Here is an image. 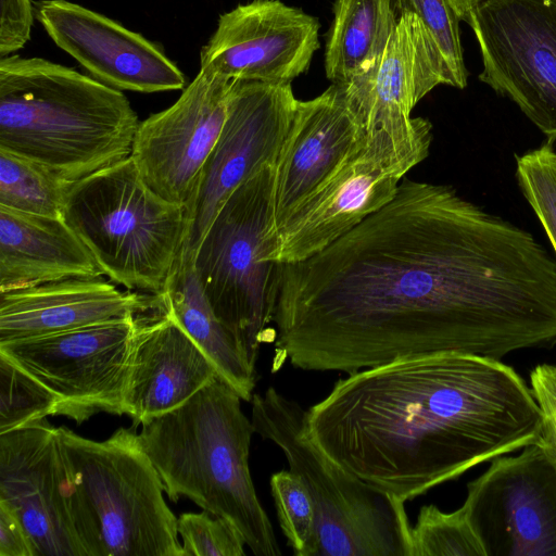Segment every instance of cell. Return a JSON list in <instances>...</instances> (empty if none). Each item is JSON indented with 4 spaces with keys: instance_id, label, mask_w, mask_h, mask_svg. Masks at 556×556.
Returning <instances> with one entry per match:
<instances>
[{
    "instance_id": "1",
    "label": "cell",
    "mask_w": 556,
    "mask_h": 556,
    "mask_svg": "<svg viewBox=\"0 0 556 556\" xmlns=\"http://www.w3.org/2000/svg\"><path fill=\"white\" fill-rule=\"evenodd\" d=\"M274 291L276 352L303 370L556 345V260L450 185L404 177L325 250L277 264Z\"/></svg>"
},
{
    "instance_id": "2",
    "label": "cell",
    "mask_w": 556,
    "mask_h": 556,
    "mask_svg": "<svg viewBox=\"0 0 556 556\" xmlns=\"http://www.w3.org/2000/svg\"><path fill=\"white\" fill-rule=\"evenodd\" d=\"M307 426L332 460L405 503L536 443L541 412L500 359L434 352L340 378L307 408Z\"/></svg>"
},
{
    "instance_id": "3",
    "label": "cell",
    "mask_w": 556,
    "mask_h": 556,
    "mask_svg": "<svg viewBox=\"0 0 556 556\" xmlns=\"http://www.w3.org/2000/svg\"><path fill=\"white\" fill-rule=\"evenodd\" d=\"M139 119L125 94L41 58L0 59V149L76 181L130 156Z\"/></svg>"
},
{
    "instance_id": "4",
    "label": "cell",
    "mask_w": 556,
    "mask_h": 556,
    "mask_svg": "<svg viewBox=\"0 0 556 556\" xmlns=\"http://www.w3.org/2000/svg\"><path fill=\"white\" fill-rule=\"evenodd\" d=\"M241 400L217 376L182 405L143 422L138 437L170 501L191 500L235 525L254 555L278 556L250 472L255 428Z\"/></svg>"
},
{
    "instance_id": "5",
    "label": "cell",
    "mask_w": 556,
    "mask_h": 556,
    "mask_svg": "<svg viewBox=\"0 0 556 556\" xmlns=\"http://www.w3.org/2000/svg\"><path fill=\"white\" fill-rule=\"evenodd\" d=\"M62 492L85 556H182L177 517L132 428L104 441L58 427Z\"/></svg>"
},
{
    "instance_id": "6",
    "label": "cell",
    "mask_w": 556,
    "mask_h": 556,
    "mask_svg": "<svg viewBox=\"0 0 556 556\" xmlns=\"http://www.w3.org/2000/svg\"><path fill=\"white\" fill-rule=\"evenodd\" d=\"M255 433L275 443L307 489L316 510L317 556H410L405 503L361 480L312 440L307 408L269 387L254 393Z\"/></svg>"
},
{
    "instance_id": "7",
    "label": "cell",
    "mask_w": 556,
    "mask_h": 556,
    "mask_svg": "<svg viewBox=\"0 0 556 556\" xmlns=\"http://www.w3.org/2000/svg\"><path fill=\"white\" fill-rule=\"evenodd\" d=\"M63 218L111 281L163 291L182 248L185 211L144 182L131 156L73 181Z\"/></svg>"
},
{
    "instance_id": "8",
    "label": "cell",
    "mask_w": 556,
    "mask_h": 556,
    "mask_svg": "<svg viewBox=\"0 0 556 556\" xmlns=\"http://www.w3.org/2000/svg\"><path fill=\"white\" fill-rule=\"evenodd\" d=\"M271 164L239 186L222 206L194 257L204 292L220 321L256 368L261 345L275 340L277 264Z\"/></svg>"
},
{
    "instance_id": "9",
    "label": "cell",
    "mask_w": 556,
    "mask_h": 556,
    "mask_svg": "<svg viewBox=\"0 0 556 556\" xmlns=\"http://www.w3.org/2000/svg\"><path fill=\"white\" fill-rule=\"evenodd\" d=\"M365 143L276 231L270 261H304L340 239L396 194L405 174L422 162L429 144H408L383 130Z\"/></svg>"
},
{
    "instance_id": "10",
    "label": "cell",
    "mask_w": 556,
    "mask_h": 556,
    "mask_svg": "<svg viewBox=\"0 0 556 556\" xmlns=\"http://www.w3.org/2000/svg\"><path fill=\"white\" fill-rule=\"evenodd\" d=\"M479 79L556 140V0H484L467 15Z\"/></svg>"
},
{
    "instance_id": "11",
    "label": "cell",
    "mask_w": 556,
    "mask_h": 556,
    "mask_svg": "<svg viewBox=\"0 0 556 556\" xmlns=\"http://www.w3.org/2000/svg\"><path fill=\"white\" fill-rule=\"evenodd\" d=\"M296 101L291 84L231 80L224 126L184 206L182 251L195 257L207 229L231 193L276 163Z\"/></svg>"
},
{
    "instance_id": "12",
    "label": "cell",
    "mask_w": 556,
    "mask_h": 556,
    "mask_svg": "<svg viewBox=\"0 0 556 556\" xmlns=\"http://www.w3.org/2000/svg\"><path fill=\"white\" fill-rule=\"evenodd\" d=\"M136 316L0 342V353L56 396V416L80 425L101 412L124 415Z\"/></svg>"
},
{
    "instance_id": "13",
    "label": "cell",
    "mask_w": 556,
    "mask_h": 556,
    "mask_svg": "<svg viewBox=\"0 0 556 556\" xmlns=\"http://www.w3.org/2000/svg\"><path fill=\"white\" fill-rule=\"evenodd\" d=\"M463 506L485 556H556V465L536 443L493 458Z\"/></svg>"
},
{
    "instance_id": "14",
    "label": "cell",
    "mask_w": 556,
    "mask_h": 556,
    "mask_svg": "<svg viewBox=\"0 0 556 556\" xmlns=\"http://www.w3.org/2000/svg\"><path fill=\"white\" fill-rule=\"evenodd\" d=\"M230 85L200 68L174 104L139 123L130 156L165 200L187 204L224 126Z\"/></svg>"
},
{
    "instance_id": "15",
    "label": "cell",
    "mask_w": 556,
    "mask_h": 556,
    "mask_svg": "<svg viewBox=\"0 0 556 556\" xmlns=\"http://www.w3.org/2000/svg\"><path fill=\"white\" fill-rule=\"evenodd\" d=\"M318 21L279 0H253L223 13L200 68L228 79L291 84L319 48Z\"/></svg>"
},
{
    "instance_id": "16",
    "label": "cell",
    "mask_w": 556,
    "mask_h": 556,
    "mask_svg": "<svg viewBox=\"0 0 556 556\" xmlns=\"http://www.w3.org/2000/svg\"><path fill=\"white\" fill-rule=\"evenodd\" d=\"M439 85H448L443 62L419 18L403 12L375 66L342 86L366 132L383 130L403 143L431 144V123L410 113Z\"/></svg>"
},
{
    "instance_id": "17",
    "label": "cell",
    "mask_w": 556,
    "mask_h": 556,
    "mask_svg": "<svg viewBox=\"0 0 556 556\" xmlns=\"http://www.w3.org/2000/svg\"><path fill=\"white\" fill-rule=\"evenodd\" d=\"M34 7L53 42L97 80L121 91L185 89L184 73L141 34L67 0H40Z\"/></svg>"
},
{
    "instance_id": "18",
    "label": "cell",
    "mask_w": 556,
    "mask_h": 556,
    "mask_svg": "<svg viewBox=\"0 0 556 556\" xmlns=\"http://www.w3.org/2000/svg\"><path fill=\"white\" fill-rule=\"evenodd\" d=\"M61 480L56 428L47 419L0 433V504L18 518L36 556H85Z\"/></svg>"
},
{
    "instance_id": "19",
    "label": "cell",
    "mask_w": 556,
    "mask_h": 556,
    "mask_svg": "<svg viewBox=\"0 0 556 556\" xmlns=\"http://www.w3.org/2000/svg\"><path fill=\"white\" fill-rule=\"evenodd\" d=\"M366 139V130L342 85L331 84L316 98L296 101L275 163L273 236Z\"/></svg>"
},
{
    "instance_id": "20",
    "label": "cell",
    "mask_w": 556,
    "mask_h": 556,
    "mask_svg": "<svg viewBox=\"0 0 556 556\" xmlns=\"http://www.w3.org/2000/svg\"><path fill=\"white\" fill-rule=\"evenodd\" d=\"M218 372L199 344L164 307L136 316L124 390V414L142 425L186 403Z\"/></svg>"
},
{
    "instance_id": "21",
    "label": "cell",
    "mask_w": 556,
    "mask_h": 556,
    "mask_svg": "<svg viewBox=\"0 0 556 556\" xmlns=\"http://www.w3.org/2000/svg\"><path fill=\"white\" fill-rule=\"evenodd\" d=\"M157 294L123 292L102 276L0 292V342L29 339L136 316Z\"/></svg>"
},
{
    "instance_id": "22",
    "label": "cell",
    "mask_w": 556,
    "mask_h": 556,
    "mask_svg": "<svg viewBox=\"0 0 556 556\" xmlns=\"http://www.w3.org/2000/svg\"><path fill=\"white\" fill-rule=\"evenodd\" d=\"M100 276L92 254L63 217L0 206V292Z\"/></svg>"
},
{
    "instance_id": "23",
    "label": "cell",
    "mask_w": 556,
    "mask_h": 556,
    "mask_svg": "<svg viewBox=\"0 0 556 556\" xmlns=\"http://www.w3.org/2000/svg\"><path fill=\"white\" fill-rule=\"evenodd\" d=\"M159 295L164 307L212 361L218 376L243 401H251L256 368L250 365L236 337L216 316L198 277L192 254L180 250Z\"/></svg>"
},
{
    "instance_id": "24",
    "label": "cell",
    "mask_w": 556,
    "mask_h": 556,
    "mask_svg": "<svg viewBox=\"0 0 556 556\" xmlns=\"http://www.w3.org/2000/svg\"><path fill=\"white\" fill-rule=\"evenodd\" d=\"M396 23L393 0H334L325 53L327 78L346 85L370 71Z\"/></svg>"
},
{
    "instance_id": "25",
    "label": "cell",
    "mask_w": 556,
    "mask_h": 556,
    "mask_svg": "<svg viewBox=\"0 0 556 556\" xmlns=\"http://www.w3.org/2000/svg\"><path fill=\"white\" fill-rule=\"evenodd\" d=\"M73 181L48 167L0 149V206L41 216L63 217Z\"/></svg>"
},
{
    "instance_id": "26",
    "label": "cell",
    "mask_w": 556,
    "mask_h": 556,
    "mask_svg": "<svg viewBox=\"0 0 556 556\" xmlns=\"http://www.w3.org/2000/svg\"><path fill=\"white\" fill-rule=\"evenodd\" d=\"M410 556H485V551L464 506L445 513L430 504L412 526Z\"/></svg>"
},
{
    "instance_id": "27",
    "label": "cell",
    "mask_w": 556,
    "mask_h": 556,
    "mask_svg": "<svg viewBox=\"0 0 556 556\" xmlns=\"http://www.w3.org/2000/svg\"><path fill=\"white\" fill-rule=\"evenodd\" d=\"M56 396L0 353V433L56 416Z\"/></svg>"
},
{
    "instance_id": "28",
    "label": "cell",
    "mask_w": 556,
    "mask_h": 556,
    "mask_svg": "<svg viewBox=\"0 0 556 556\" xmlns=\"http://www.w3.org/2000/svg\"><path fill=\"white\" fill-rule=\"evenodd\" d=\"M269 484L279 526L293 554L317 556L316 510L307 489L290 470L271 475Z\"/></svg>"
},
{
    "instance_id": "29",
    "label": "cell",
    "mask_w": 556,
    "mask_h": 556,
    "mask_svg": "<svg viewBox=\"0 0 556 556\" xmlns=\"http://www.w3.org/2000/svg\"><path fill=\"white\" fill-rule=\"evenodd\" d=\"M400 14L409 12L424 25L428 37L437 49L445 72L448 86L464 89L468 73L464 62L460 41L459 18L448 0H393Z\"/></svg>"
},
{
    "instance_id": "30",
    "label": "cell",
    "mask_w": 556,
    "mask_h": 556,
    "mask_svg": "<svg viewBox=\"0 0 556 556\" xmlns=\"http://www.w3.org/2000/svg\"><path fill=\"white\" fill-rule=\"evenodd\" d=\"M518 186L556 255V151L553 142L516 155Z\"/></svg>"
},
{
    "instance_id": "31",
    "label": "cell",
    "mask_w": 556,
    "mask_h": 556,
    "mask_svg": "<svg viewBox=\"0 0 556 556\" xmlns=\"http://www.w3.org/2000/svg\"><path fill=\"white\" fill-rule=\"evenodd\" d=\"M182 556H243L242 534L235 525L207 510L185 513L177 518Z\"/></svg>"
},
{
    "instance_id": "32",
    "label": "cell",
    "mask_w": 556,
    "mask_h": 556,
    "mask_svg": "<svg viewBox=\"0 0 556 556\" xmlns=\"http://www.w3.org/2000/svg\"><path fill=\"white\" fill-rule=\"evenodd\" d=\"M530 384L541 412L536 444L556 465V365L535 366L530 374Z\"/></svg>"
},
{
    "instance_id": "33",
    "label": "cell",
    "mask_w": 556,
    "mask_h": 556,
    "mask_svg": "<svg viewBox=\"0 0 556 556\" xmlns=\"http://www.w3.org/2000/svg\"><path fill=\"white\" fill-rule=\"evenodd\" d=\"M35 18L31 0H0V55H11L30 39Z\"/></svg>"
},
{
    "instance_id": "34",
    "label": "cell",
    "mask_w": 556,
    "mask_h": 556,
    "mask_svg": "<svg viewBox=\"0 0 556 556\" xmlns=\"http://www.w3.org/2000/svg\"><path fill=\"white\" fill-rule=\"evenodd\" d=\"M0 556H36L23 525L7 506L0 504Z\"/></svg>"
},
{
    "instance_id": "35",
    "label": "cell",
    "mask_w": 556,
    "mask_h": 556,
    "mask_svg": "<svg viewBox=\"0 0 556 556\" xmlns=\"http://www.w3.org/2000/svg\"><path fill=\"white\" fill-rule=\"evenodd\" d=\"M459 21L466 20L469 12L484 0H448Z\"/></svg>"
}]
</instances>
